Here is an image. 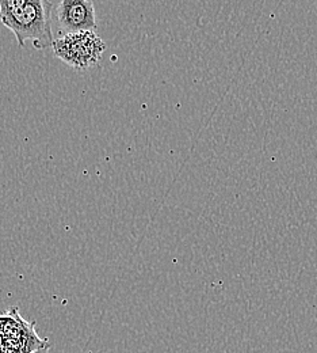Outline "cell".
<instances>
[{"instance_id": "obj_2", "label": "cell", "mask_w": 317, "mask_h": 353, "mask_svg": "<svg viewBox=\"0 0 317 353\" xmlns=\"http://www.w3.org/2000/svg\"><path fill=\"white\" fill-rule=\"evenodd\" d=\"M52 48L57 59L83 72L99 64L107 46L95 32H80L54 39Z\"/></svg>"}, {"instance_id": "obj_1", "label": "cell", "mask_w": 317, "mask_h": 353, "mask_svg": "<svg viewBox=\"0 0 317 353\" xmlns=\"http://www.w3.org/2000/svg\"><path fill=\"white\" fill-rule=\"evenodd\" d=\"M54 6L46 0H0V21L14 33L19 46L30 40L36 49H46L54 43Z\"/></svg>"}, {"instance_id": "obj_3", "label": "cell", "mask_w": 317, "mask_h": 353, "mask_svg": "<svg viewBox=\"0 0 317 353\" xmlns=\"http://www.w3.org/2000/svg\"><path fill=\"white\" fill-rule=\"evenodd\" d=\"M54 8L53 17L61 33L60 37L98 29L95 7L91 0H61Z\"/></svg>"}, {"instance_id": "obj_4", "label": "cell", "mask_w": 317, "mask_h": 353, "mask_svg": "<svg viewBox=\"0 0 317 353\" xmlns=\"http://www.w3.org/2000/svg\"><path fill=\"white\" fill-rule=\"evenodd\" d=\"M47 351H49V347H44V348H41L39 351H33L32 353H47Z\"/></svg>"}]
</instances>
